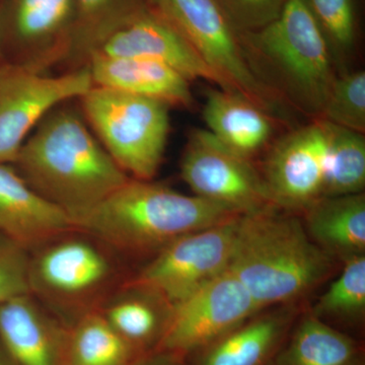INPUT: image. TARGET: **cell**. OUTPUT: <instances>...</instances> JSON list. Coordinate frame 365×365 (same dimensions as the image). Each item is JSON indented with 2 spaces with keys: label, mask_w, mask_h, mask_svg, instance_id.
<instances>
[{
  "label": "cell",
  "mask_w": 365,
  "mask_h": 365,
  "mask_svg": "<svg viewBox=\"0 0 365 365\" xmlns=\"http://www.w3.org/2000/svg\"><path fill=\"white\" fill-rule=\"evenodd\" d=\"M140 355L98 312L69 327L66 365H127Z\"/></svg>",
  "instance_id": "23"
},
{
  "label": "cell",
  "mask_w": 365,
  "mask_h": 365,
  "mask_svg": "<svg viewBox=\"0 0 365 365\" xmlns=\"http://www.w3.org/2000/svg\"><path fill=\"white\" fill-rule=\"evenodd\" d=\"M326 127L329 170L325 198L362 193L365 187L364 134L328 122Z\"/></svg>",
  "instance_id": "24"
},
{
  "label": "cell",
  "mask_w": 365,
  "mask_h": 365,
  "mask_svg": "<svg viewBox=\"0 0 365 365\" xmlns=\"http://www.w3.org/2000/svg\"><path fill=\"white\" fill-rule=\"evenodd\" d=\"M307 309L327 324H361L365 316V256L343 263L338 277Z\"/></svg>",
  "instance_id": "25"
},
{
  "label": "cell",
  "mask_w": 365,
  "mask_h": 365,
  "mask_svg": "<svg viewBox=\"0 0 365 365\" xmlns=\"http://www.w3.org/2000/svg\"><path fill=\"white\" fill-rule=\"evenodd\" d=\"M237 34L261 30L277 20L287 0H215Z\"/></svg>",
  "instance_id": "29"
},
{
  "label": "cell",
  "mask_w": 365,
  "mask_h": 365,
  "mask_svg": "<svg viewBox=\"0 0 365 365\" xmlns=\"http://www.w3.org/2000/svg\"><path fill=\"white\" fill-rule=\"evenodd\" d=\"M13 165L31 188L71 220L130 179L72 101L57 106L41 120Z\"/></svg>",
  "instance_id": "1"
},
{
  "label": "cell",
  "mask_w": 365,
  "mask_h": 365,
  "mask_svg": "<svg viewBox=\"0 0 365 365\" xmlns=\"http://www.w3.org/2000/svg\"><path fill=\"white\" fill-rule=\"evenodd\" d=\"M30 253L0 232V304L30 294Z\"/></svg>",
  "instance_id": "30"
},
{
  "label": "cell",
  "mask_w": 365,
  "mask_h": 365,
  "mask_svg": "<svg viewBox=\"0 0 365 365\" xmlns=\"http://www.w3.org/2000/svg\"><path fill=\"white\" fill-rule=\"evenodd\" d=\"M242 213L167 185L130 179L95 207L71 220L127 263L150 260L182 235L215 227Z\"/></svg>",
  "instance_id": "3"
},
{
  "label": "cell",
  "mask_w": 365,
  "mask_h": 365,
  "mask_svg": "<svg viewBox=\"0 0 365 365\" xmlns=\"http://www.w3.org/2000/svg\"><path fill=\"white\" fill-rule=\"evenodd\" d=\"M88 67L57 76L0 63V165H13L41 120L63 103L81 98L93 88Z\"/></svg>",
  "instance_id": "8"
},
{
  "label": "cell",
  "mask_w": 365,
  "mask_h": 365,
  "mask_svg": "<svg viewBox=\"0 0 365 365\" xmlns=\"http://www.w3.org/2000/svg\"><path fill=\"white\" fill-rule=\"evenodd\" d=\"M239 217L175 240L135 269L131 279L176 306L227 270Z\"/></svg>",
  "instance_id": "10"
},
{
  "label": "cell",
  "mask_w": 365,
  "mask_h": 365,
  "mask_svg": "<svg viewBox=\"0 0 365 365\" xmlns=\"http://www.w3.org/2000/svg\"><path fill=\"white\" fill-rule=\"evenodd\" d=\"M318 119L348 130L365 132V72L339 73L329 91Z\"/></svg>",
  "instance_id": "28"
},
{
  "label": "cell",
  "mask_w": 365,
  "mask_h": 365,
  "mask_svg": "<svg viewBox=\"0 0 365 365\" xmlns=\"http://www.w3.org/2000/svg\"><path fill=\"white\" fill-rule=\"evenodd\" d=\"M133 272L110 247L73 227L31 252L29 290L71 327L98 312Z\"/></svg>",
  "instance_id": "5"
},
{
  "label": "cell",
  "mask_w": 365,
  "mask_h": 365,
  "mask_svg": "<svg viewBox=\"0 0 365 365\" xmlns=\"http://www.w3.org/2000/svg\"><path fill=\"white\" fill-rule=\"evenodd\" d=\"M68 329L31 294L0 304V345L18 365H66Z\"/></svg>",
  "instance_id": "15"
},
{
  "label": "cell",
  "mask_w": 365,
  "mask_h": 365,
  "mask_svg": "<svg viewBox=\"0 0 365 365\" xmlns=\"http://www.w3.org/2000/svg\"><path fill=\"white\" fill-rule=\"evenodd\" d=\"M255 76L294 111L318 119L338 71L302 0H287L277 20L239 34Z\"/></svg>",
  "instance_id": "4"
},
{
  "label": "cell",
  "mask_w": 365,
  "mask_h": 365,
  "mask_svg": "<svg viewBox=\"0 0 365 365\" xmlns=\"http://www.w3.org/2000/svg\"><path fill=\"white\" fill-rule=\"evenodd\" d=\"M4 0H0V30H1V16L2 9H4ZM4 62V55H2V47H1V32H0V63Z\"/></svg>",
  "instance_id": "33"
},
{
  "label": "cell",
  "mask_w": 365,
  "mask_h": 365,
  "mask_svg": "<svg viewBox=\"0 0 365 365\" xmlns=\"http://www.w3.org/2000/svg\"><path fill=\"white\" fill-rule=\"evenodd\" d=\"M185 359L186 357L176 353L155 350L140 355L127 365H186Z\"/></svg>",
  "instance_id": "31"
},
{
  "label": "cell",
  "mask_w": 365,
  "mask_h": 365,
  "mask_svg": "<svg viewBox=\"0 0 365 365\" xmlns=\"http://www.w3.org/2000/svg\"><path fill=\"white\" fill-rule=\"evenodd\" d=\"M260 173L271 202L300 215L325 198L329 160L326 122L313 119L274 140Z\"/></svg>",
  "instance_id": "11"
},
{
  "label": "cell",
  "mask_w": 365,
  "mask_h": 365,
  "mask_svg": "<svg viewBox=\"0 0 365 365\" xmlns=\"http://www.w3.org/2000/svg\"><path fill=\"white\" fill-rule=\"evenodd\" d=\"M357 365H361V362H360V364H357Z\"/></svg>",
  "instance_id": "34"
},
{
  "label": "cell",
  "mask_w": 365,
  "mask_h": 365,
  "mask_svg": "<svg viewBox=\"0 0 365 365\" xmlns=\"http://www.w3.org/2000/svg\"><path fill=\"white\" fill-rule=\"evenodd\" d=\"M289 341L274 359V365H357L359 349L349 336L309 313L304 307Z\"/></svg>",
  "instance_id": "22"
},
{
  "label": "cell",
  "mask_w": 365,
  "mask_h": 365,
  "mask_svg": "<svg viewBox=\"0 0 365 365\" xmlns=\"http://www.w3.org/2000/svg\"><path fill=\"white\" fill-rule=\"evenodd\" d=\"M309 239L342 265L365 256V195L329 197L299 215Z\"/></svg>",
  "instance_id": "21"
},
{
  "label": "cell",
  "mask_w": 365,
  "mask_h": 365,
  "mask_svg": "<svg viewBox=\"0 0 365 365\" xmlns=\"http://www.w3.org/2000/svg\"><path fill=\"white\" fill-rule=\"evenodd\" d=\"M202 114L206 130L228 150L250 160L267 150L281 123L246 98L220 88L206 91Z\"/></svg>",
  "instance_id": "20"
},
{
  "label": "cell",
  "mask_w": 365,
  "mask_h": 365,
  "mask_svg": "<svg viewBox=\"0 0 365 365\" xmlns=\"http://www.w3.org/2000/svg\"><path fill=\"white\" fill-rule=\"evenodd\" d=\"M261 309L242 283L225 271L175 306L169 328L157 350L189 356Z\"/></svg>",
  "instance_id": "14"
},
{
  "label": "cell",
  "mask_w": 365,
  "mask_h": 365,
  "mask_svg": "<svg viewBox=\"0 0 365 365\" xmlns=\"http://www.w3.org/2000/svg\"><path fill=\"white\" fill-rule=\"evenodd\" d=\"M0 365H18L7 355L1 345H0Z\"/></svg>",
  "instance_id": "32"
},
{
  "label": "cell",
  "mask_w": 365,
  "mask_h": 365,
  "mask_svg": "<svg viewBox=\"0 0 365 365\" xmlns=\"http://www.w3.org/2000/svg\"><path fill=\"white\" fill-rule=\"evenodd\" d=\"M182 181L194 195L249 213L273 205L260 170L206 129H193L180 163Z\"/></svg>",
  "instance_id": "12"
},
{
  "label": "cell",
  "mask_w": 365,
  "mask_h": 365,
  "mask_svg": "<svg viewBox=\"0 0 365 365\" xmlns=\"http://www.w3.org/2000/svg\"><path fill=\"white\" fill-rule=\"evenodd\" d=\"M146 0H76L78 23L71 54L62 71L86 67L91 44L98 33L111 21Z\"/></svg>",
  "instance_id": "27"
},
{
  "label": "cell",
  "mask_w": 365,
  "mask_h": 365,
  "mask_svg": "<svg viewBox=\"0 0 365 365\" xmlns=\"http://www.w3.org/2000/svg\"><path fill=\"white\" fill-rule=\"evenodd\" d=\"M313 16L337 67L338 73L349 71L357 43V19L353 0H302Z\"/></svg>",
  "instance_id": "26"
},
{
  "label": "cell",
  "mask_w": 365,
  "mask_h": 365,
  "mask_svg": "<svg viewBox=\"0 0 365 365\" xmlns=\"http://www.w3.org/2000/svg\"><path fill=\"white\" fill-rule=\"evenodd\" d=\"M78 23L76 0H4V61L37 73L66 66Z\"/></svg>",
  "instance_id": "9"
},
{
  "label": "cell",
  "mask_w": 365,
  "mask_h": 365,
  "mask_svg": "<svg viewBox=\"0 0 365 365\" xmlns=\"http://www.w3.org/2000/svg\"><path fill=\"white\" fill-rule=\"evenodd\" d=\"M78 100L91 131L114 162L132 179L153 180L169 139L170 106L95 86Z\"/></svg>",
  "instance_id": "6"
},
{
  "label": "cell",
  "mask_w": 365,
  "mask_h": 365,
  "mask_svg": "<svg viewBox=\"0 0 365 365\" xmlns=\"http://www.w3.org/2000/svg\"><path fill=\"white\" fill-rule=\"evenodd\" d=\"M73 227L71 216L31 188L13 165H0V232L29 253Z\"/></svg>",
  "instance_id": "17"
},
{
  "label": "cell",
  "mask_w": 365,
  "mask_h": 365,
  "mask_svg": "<svg viewBox=\"0 0 365 365\" xmlns=\"http://www.w3.org/2000/svg\"><path fill=\"white\" fill-rule=\"evenodd\" d=\"M338 267L309 239L299 215L269 205L237 220L227 270L262 309L306 304Z\"/></svg>",
  "instance_id": "2"
},
{
  "label": "cell",
  "mask_w": 365,
  "mask_h": 365,
  "mask_svg": "<svg viewBox=\"0 0 365 365\" xmlns=\"http://www.w3.org/2000/svg\"><path fill=\"white\" fill-rule=\"evenodd\" d=\"M174 309L163 294L130 276L105 300L98 313L139 354H145L158 349Z\"/></svg>",
  "instance_id": "19"
},
{
  "label": "cell",
  "mask_w": 365,
  "mask_h": 365,
  "mask_svg": "<svg viewBox=\"0 0 365 365\" xmlns=\"http://www.w3.org/2000/svg\"><path fill=\"white\" fill-rule=\"evenodd\" d=\"M306 304L261 309L199 350L195 365H269L279 352Z\"/></svg>",
  "instance_id": "16"
},
{
  "label": "cell",
  "mask_w": 365,
  "mask_h": 365,
  "mask_svg": "<svg viewBox=\"0 0 365 365\" xmlns=\"http://www.w3.org/2000/svg\"><path fill=\"white\" fill-rule=\"evenodd\" d=\"M93 86L153 98L170 107L195 105L188 78L155 60L93 53L86 62Z\"/></svg>",
  "instance_id": "18"
},
{
  "label": "cell",
  "mask_w": 365,
  "mask_h": 365,
  "mask_svg": "<svg viewBox=\"0 0 365 365\" xmlns=\"http://www.w3.org/2000/svg\"><path fill=\"white\" fill-rule=\"evenodd\" d=\"M93 53L155 60L176 69L190 81L203 79L222 90L220 78L153 0H146L105 26L93 41L88 58Z\"/></svg>",
  "instance_id": "13"
},
{
  "label": "cell",
  "mask_w": 365,
  "mask_h": 365,
  "mask_svg": "<svg viewBox=\"0 0 365 365\" xmlns=\"http://www.w3.org/2000/svg\"><path fill=\"white\" fill-rule=\"evenodd\" d=\"M222 83V90L246 98L281 123L289 124V109L255 76L239 34L215 0H153Z\"/></svg>",
  "instance_id": "7"
}]
</instances>
